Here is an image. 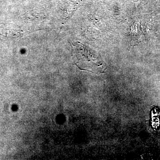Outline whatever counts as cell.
Masks as SVG:
<instances>
[{"instance_id":"cell-1","label":"cell","mask_w":160,"mask_h":160,"mask_svg":"<svg viewBox=\"0 0 160 160\" xmlns=\"http://www.w3.org/2000/svg\"><path fill=\"white\" fill-rule=\"evenodd\" d=\"M72 56L77 66L82 70L97 74L103 72L106 70V65L99 55L82 44H73Z\"/></svg>"}]
</instances>
